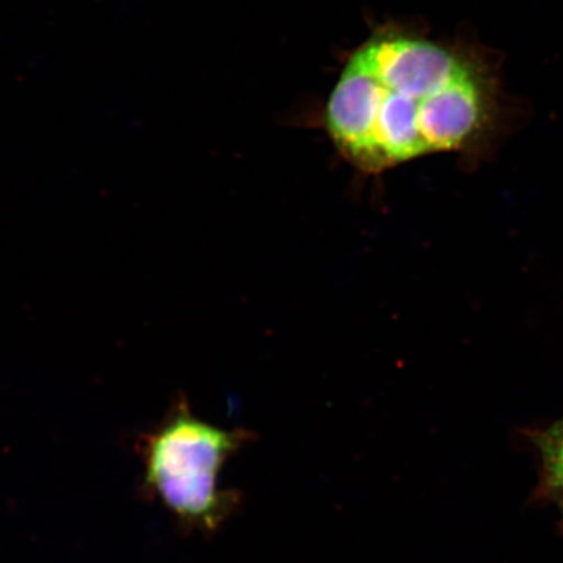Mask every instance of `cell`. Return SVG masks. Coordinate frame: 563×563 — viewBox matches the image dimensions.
<instances>
[{"instance_id":"6da1fadb","label":"cell","mask_w":563,"mask_h":563,"mask_svg":"<svg viewBox=\"0 0 563 563\" xmlns=\"http://www.w3.org/2000/svg\"><path fill=\"white\" fill-rule=\"evenodd\" d=\"M495 104L489 74L473 55L387 30L350 56L323 124L344 158L377 174L429 154L470 151L487 135Z\"/></svg>"},{"instance_id":"7a4b0ae2","label":"cell","mask_w":563,"mask_h":563,"mask_svg":"<svg viewBox=\"0 0 563 563\" xmlns=\"http://www.w3.org/2000/svg\"><path fill=\"white\" fill-rule=\"evenodd\" d=\"M250 433L223 429L197 417L186 404L141 441L143 488L188 531L214 532L239 504L220 487V474Z\"/></svg>"},{"instance_id":"3957f363","label":"cell","mask_w":563,"mask_h":563,"mask_svg":"<svg viewBox=\"0 0 563 563\" xmlns=\"http://www.w3.org/2000/svg\"><path fill=\"white\" fill-rule=\"evenodd\" d=\"M540 462V476L534 499L549 503L560 512L563 526V419L551 427L530 433Z\"/></svg>"}]
</instances>
